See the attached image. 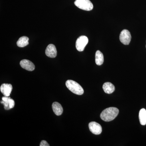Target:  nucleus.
I'll use <instances>...</instances> for the list:
<instances>
[{"label": "nucleus", "mask_w": 146, "mask_h": 146, "mask_svg": "<svg viewBox=\"0 0 146 146\" xmlns=\"http://www.w3.org/2000/svg\"><path fill=\"white\" fill-rule=\"evenodd\" d=\"M53 111L57 116H60L63 113V110L62 106L57 102H54L52 104Z\"/></svg>", "instance_id": "11"}, {"label": "nucleus", "mask_w": 146, "mask_h": 146, "mask_svg": "<svg viewBox=\"0 0 146 146\" xmlns=\"http://www.w3.org/2000/svg\"><path fill=\"white\" fill-rule=\"evenodd\" d=\"M96 63L97 65H101L104 63V56L100 50L97 51L96 53Z\"/></svg>", "instance_id": "15"}, {"label": "nucleus", "mask_w": 146, "mask_h": 146, "mask_svg": "<svg viewBox=\"0 0 146 146\" xmlns=\"http://www.w3.org/2000/svg\"></svg>", "instance_id": "17"}, {"label": "nucleus", "mask_w": 146, "mask_h": 146, "mask_svg": "<svg viewBox=\"0 0 146 146\" xmlns=\"http://www.w3.org/2000/svg\"><path fill=\"white\" fill-rule=\"evenodd\" d=\"M50 145L46 141H42L40 144V146H49Z\"/></svg>", "instance_id": "16"}, {"label": "nucleus", "mask_w": 146, "mask_h": 146, "mask_svg": "<svg viewBox=\"0 0 146 146\" xmlns=\"http://www.w3.org/2000/svg\"><path fill=\"white\" fill-rule=\"evenodd\" d=\"M89 127L90 131L95 135H99L102 133V126L98 123L91 122L89 123Z\"/></svg>", "instance_id": "7"}, {"label": "nucleus", "mask_w": 146, "mask_h": 146, "mask_svg": "<svg viewBox=\"0 0 146 146\" xmlns=\"http://www.w3.org/2000/svg\"><path fill=\"white\" fill-rule=\"evenodd\" d=\"M131 35L129 31L124 29L121 32L119 36L120 41L123 44L127 45L129 44L131 40Z\"/></svg>", "instance_id": "5"}, {"label": "nucleus", "mask_w": 146, "mask_h": 146, "mask_svg": "<svg viewBox=\"0 0 146 146\" xmlns=\"http://www.w3.org/2000/svg\"><path fill=\"white\" fill-rule=\"evenodd\" d=\"M1 92L5 96L9 97L12 90V86L10 84H3L0 87Z\"/></svg>", "instance_id": "10"}, {"label": "nucleus", "mask_w": 146, "mask_h": 146, "mask_svg": "<svg viewBox=\"0 0 146 146\" xmlns=\"http://www.w3.org/2000/svg\"><path fill=\"white\" fill-rule=\"evenodd\" d=\"M65 84L68 89L74 94L78 95H82L84 94L83 88L76 82L69 80L66 82Z\"/></svg>", "instance_id": "2"}, {"label": "nucleus", "mask_w": 146, "mask_h": 146, "mask_svg": "<svg viewBox=\"0 0 146 146\" xmlns=\"http://www.w3.org/2000/svg\"><path fill=\"white\" fill-rule=\"evenodd\" d=\"M46 55L51 58L56 57L57 55V50L54 45L50 44L46 48L45 51Z\"/></svg>", "instance_id": "8"}, {"label": "nucleus", "mask_w": 146, "mask_h": 146, "mask_svg": "<svg viewBox=\"0 0 146 146\" xmlns=\"http://www.w3.org/2000/svg\"><path fill=\"white\" fill-rule=\"evenodd\" d=\"M29 38L26 36L20 37L17 42V45L18 47L23 48L29 44Z\"/></svg>", "instance_id": "13"}, {"label": "nucleus", "mask_w": 146, "mask_h": 146, "mask_svg": "<svg viewBox=\"0 0 146 146\" xmlns=\"http://www.w3.org/2000/svg\"><path fill=\"white\" fill-rule=\"evenodd\" d=\"M103 89L106 94H111L115 91V87L112 84L107 82L103 85Z\"/></svg>", "instance_id": "12"}, {"label": "nucleus", "mask_w": 146, "mask_h": 146, "mask_svg": "<svg viewBox=\"0 0 146 146\" xmlns=\"http://www.w3.org/2000/svg\"><path fill=\"white\" fill-rule=\"evenodd\" d=\"M89 39L85 36H80L77 39L76 43V46L77 50L79 52L83 51L86 45L88 44Z\"/></svg>", "instance_id": "4"}, {"label": "nucleus", "mask_w": 146, "mask_h": 146, "mask_svg": "<svg viewBox=\"0 0 146 146\" xmlns=\"http://www.w3.org/2000/svg\"><path fill=\"white\" fill-rule=\"evenodd\" d=\"M1 103L3 105L6 110H8L13 108L15 106V102L10 97L4 96L2 98V101Z\"/></svg>", "instance_id": "6"}, {"label": "nucleus", "mask_w": 146, "mask_h": 146, "mask_svg": "<svg viewBox=\"0 0 146 146\" xmlns=\"http://www.w3.org/2000/svg\"><path fill=\"white\" fill-rule=\"evenodd\" d=\"M74 4L78 8L87 11L92 10L94 8V5L90 0H76Z\"/></svg>", "instance_id": "3"}, {"label": "nucleus", "mask_w": 146, "mask_h": 146, "mask_svg": "<svg viewBox=\"0 0 146 146\" xmlns=\"http://www.w3.org/2000/svg\"><path fill=\"white\" fill-rule=\"evenodd\" d=\"M139 118L140 123L142 125H145L146 124V110L144 108L140 110L139 114Z\"/></svg>", "instance_id": "14"}, {"label": "nucleus", "mask_w": 146, "mask_h": 146, "mask_svg": "<svg viewBox=\"0 0 146 146\" xmlns=\"http://www.w3.org/2000/svg\"><path fill=\"white\" fill-rule=\"evenodd\" d=\"M21 67L25 70L29 71H33L35 69V66L32 62L29 60L23 59L20 62Z\"/></svg>", "instance_id": "9"}, {"label": "nucleus", "mask_w": 146, "mask_h": 146, "mask_svg": "<svg viewBox=\"0 0 146 146\" xmlns=\"http://www.w3.org/2000/svg\"><path fill=\"white\" fill-rule=\"evenodd\" d=\"M119 113V110L118 108L115 107L108 108L102 112L100 117L105 121H110L117 117Z\"/></svg>", "instance_id": "1"}]
</instances>
